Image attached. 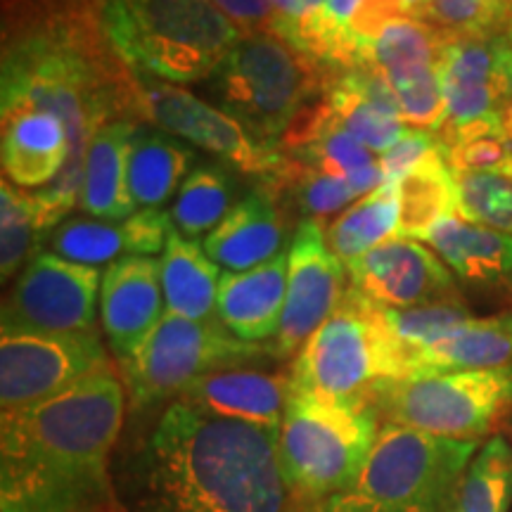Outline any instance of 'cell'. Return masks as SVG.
Listing matches in <instances>:
<instances>
[{"label":"cell","instance_id":"cell-28","mask_svg":"<svg viewBox=\"0 0 512 512\" xmlns=\"http://www.w3.org/2000/svg\"><path fill=\"white\" fill-rule=\"evenodd\" d=\"M195 155L162 131L136 128L128 152V190L140 209H159L183 185Z\"/></svg>","mask_w":512,"mask_h":512},{"label":"cell","instance_id":"cell-40","mask_svg":"<svg viewBox=\"0 0 512 512\" xmlns=\"http://www.w3.org/2000/svg\"><path fill=\"white\" fill-rule=\"evenodd\" d=\"M275 12V36L292 41L299 29L306 27L325 0H271Z\"/></svg>","mask_w":512,"mask_h":512},{"label":"cell","instance_id":"cell-12","mask_svg":"<svg viewBox=\"0 0 512 512\" xmlns=\"http://www.w3.org/2000/svg\"><path fill=\"white\" fill-rule=\"evenodd\" d=\"M102 273L95 266L74 264L55 252L29 261L3 302L5 332L74 335L95 330Z\"/></svg>","mask_w":512,"mask_h":512},{"label":"cell","instance_id":"cell-38","mask_svg":"<svg viewBox=\"0 0 512 512\" xmlns=\"http://www.w3.org/2000/svg\"><path fill=\"white\" fill-rule=\"evenodd\" d=\"M439 150L441 138L437 133L408 128L389 150H384L380 155L384 183H401L403 178L411 176L420 164H425Z\"/></svg>","mask_w":512,"mask_h":512},{"label":"cell","instance_id":"cell-2","mask_svg":"<svg viewBox=\"0 0 512 512\" xmlns=\"http://www.w3.org/2000/svg\"><path fill=\"white\" fill-rule=\"evenodd\" d=\"M162 512H285L278 430L174 401L147 446Z\"/></svg>","mask_w":512,"mask_h":512},{"label":"cell","instance_id":"cell-4","mask_svg":"<svg viewBox=\"0 0 512 512\" xmlns=\"http://www.w3.org/2000/svg\"><path fill=\"white\" fill-rule=\"evenodd\" d=\"M411 375V358L384 320L382 306L349 287L292 366V389L356 408H375L384 382Z\"/></svg>","mask_w":512,"mask_h":512},{"label":"cell","instance_id":"cell-10","mask_svg":"<svg viewBox=\"0 0 512 512\" xmlns=\"http://www.w3.org/2000/svg\"><path fill=\"white\" fill-rule=\"evenodd\" d=\"M136 117L223 159L240 174L264 178L268 185L287 169V157L280 147L261 143L233 114L171 83L138 79Z\"/></svg>","mask_w":512,"mask_h":512},{"label":"cell","instance_id":"cell-21","mask_svg":"<svg viewBox=\"0 0 512 512\" xmlns=\"http://www.w3.org/2000/svg\"><path fill=\"white\" fill-rule=\"evenodd\" d=\"M287 264L280 252L268 264L221 275L216 318L242 342L264 344L278 335L287 299Z\"/></svg>","mask_w":512,"mask_h":512},{"label":"cell","instance_id":"cell-33","mask_svg":"<svg viewBox=\"0 0 512 512\" xmlns=\"http://www.w3.org/2000/svg\"><path fill=\"white\" fill-rule=\"evenodd\" d=\"M50 238L38 221L34 195L17 190L10 181L0 183V273L3 280L24 271L41 245Z\"/></svg>","mask_w":512,"mask_h":512},{"label":"cell","instance_id":"cell-9","mask_svg":"<svg viewBox=\"0 0 512 512\" xmlns=\"http://www.w3.org/2000/svg\"><path fill=\"white\" fill-rule=\"evenodd\" d=\"M261 356H273L271 344L242 342L219 318L190 320L166 313L124 366L128 396L136 408L152 406L181 396L185 387L214 370L240 368Z\"/></svg>","mask_w":512,"mask_h":512},{"label":"cell","instance_id":"cell-3","mask_svg":"<svg viewBox=\"0 0 512 512\" xmlns=\"http://www.w3.org/2000/svg\"><path fill=\"white\" fill-rule=\"evenodd\" d=\"M98 27L133 76L171 83L214 76L242 38L211 0H107Z\"/></svg>","mask_w":512,"mask_h":512},{"label":"cell","instance_id":"cell-6","mask_svg":"<svg viewBox=\"0 0 512 512\" xmlns=\"http://www.w3.org/2000/svg\"><path fill=\"white\" fill-rule=\"evenodd\" d=\"M382 420L356 408L290 389L278 430V463L287 491L328 503L358 482Z\"/></svg>","mask_w":512,"mask_h":512},{"label":"cell","instance_id":"cell-8","mask_svg":"<svg viewBox=\"0 0 512 512\" xmlns=\"http://www.w3.org/2000/svg\"><path fill=\"white\" fill-rule=\"evenodd\" d=\"M512 403V368L413 373L375 394L382 422L453 441H482Z\"/></svg>","mask_w":512,"mask_h":512},{"label":"cell","instance_id":"cell-32","mask_svg":"<svg viewBox=\"0 0 512 512\" xmlns=\"http://www.w3.org/2000/svg\"><path fill=\"white\" fill-rule=\"evenodd\" d=\"M453 512H512V444L486 439L460 479Z\"/></svg>","mask_w":512,"mask_h":512},{"label":"cell","instance_id":"cell-18","mask_svg":"<svg viewBox=\"0 0 512 512\" xmlns=\"http://www.w3.org/2000/svg\"><path fill=\"white\" fill-rule=\"evenodd\" d=\"M280 150L292 162L347 178L358 197H366L384 183L380 157L351 136L323 98L294 119Z\"/></svg>","mask_w":512,"mask_h":512},{"label":"cell","instance_id":"cell-23","mask_svg":"<svg viewBox=\"0 0 512 512\" xmlns=\"http://www.w3.org/2000/svg\"><path fill=\"white\" fill-rule=\"evenodd\" d=\"M3 176L15 188H43L62 174L69 159V133L55 114L3 112Z\"/></svg>","mask_w":512,"mask_h":512},{"label":"cell","instance_id":"cell-37","mask_svg":"<svg viewBox=\"0 0 512 512\" xmlns=\"http://www.w3.org/2000/svg\"><path fill=\"white\" fill-rule=\"evenodd\" d=\"M271 185L290 190L294 204L304 214V221L316 223L330 219L332 214H337L339 209H344L351 200L358 197L347 178L297 164L290 157H287L285 174Z\"/></svg>","mask_w":512,"mask_h":512},{"label":"cell","instance_id":"cell-36","mask_svg":"<svg viewBox=\"0 0 512 512\" xmlns=\"http://www.w3.org/2000/svg\"><path fill=\"white\" fill-rule=\"evenodd\" d=\"M384 320H387L389 330L401 344L408 358H411L413 370V356L430 344L437 342L465 320H470V311L460 299H446V302L422 304L411 306V309H384Z\"/></svg>","mask_w":512,"mask_h":512},{"label":"cell","instance_id":"cell-16","mask_svg":"<svg viewBox=\"0 0 512 512\" xmlns=\"http://www.w3.org/2000/svg\"><path fill=\"white\" fill-rule=\"evenodd\" d=\"M351 287L384 309L458 299L456 275L444 261L413 238H396L370 249L349 268Z\"/></svg>","mask_w":512,"mask_h":512},{"label":"cell","instance_id":"cell-31","mask_svg":"<svg viewBox=\"0 0 512 512\" xmlns=\"http://www.w3.org/2000/svg\"><path fill=\"white\" fill-rule=\"evenodd\" d=\"M233 176L221 166H197L178 190L171 221L185 238H200L211 233L235 207Z\"/></svg>","mask_w":512,"mask_h":512},{"label":"cell","instance_id":"cell-34","mask_svg":"<svg viewBox=\"0 0 512 512\" xmlns=\"http://www.w3.org/2000/svg\"><path fill=\"white\" fill-rule=\"evenodd\" d=\"M323 100L328 102L330 110L335 112V117L342 121V126L347 128L351 136L361 140L368 150L380 152V155L408 131L401 114L387 112L368 102L337 74L328 76Z\"/></svg>","mask_w":512,"mask_h":512},{"label":"cell","instance_id":"cell-13","mask_svg":"<svg viewBox=\"0 0 512 512\" xmlns=\"http://www.w3.org/2000/svg\"><path fill=\"white\" fill-rule=\"evenodd\" d=\"M446 34L430 22L399 17L384 27L366 50L363 64H373L389 81L406 126L439 133L446 124L439 57Z\"/></svg>","mask_w":512,"mask_h":512},{"label":"cell","instance_id":"cell-41","mask_svg":"<svg viewBox=\"0 0 512 512\" xmlns=\"http://www.w3.org/2000/svg\"><path fill=\"white\" fill-rule=\"evenodd\" d=\"M427 3H430V0H399L403 15L413 17V19H422V15H425Z\"/></svg>","mask_w":512,"mask_h":512},{"label":"cell","instance_id":"cell-19","mask_svg":"<svg viewBox=\"0 0 512 512\" xmlns=\"http://www.w3.org/2000/svg\"><path fill=\"white\" fill-rule=\"evenodd\" d=\"M171 211L138 209L124 221L67 219L50 233V247L62 259L83 266L119 261L124 256H152L166 249L174 233Z\"/></svg>","mask_w":512,"mask_h":512},{"label":"cell","instance_id":"cell-27","mask_svg":"<svg viewBox=\"0 0 512 512\" xmlns=\"http://www.w3.org/2000/svg\"><path fill=\"white\" fill-rule=\"evenodd\" d=\"M221 275L219 264L209 259L204 247L174 230L162 254L166 313L190 320H214Z\"/></svg>","mask_w":512,"mask_h":512},{"label":"cell","instance_id":"cell-15","mask_svg":"<svg viewBox=\"0 0 512 512\" xmlns=\"http://www.w3.org/2000/svg\"><path fill=\"white\" fill-rule=\"evenodd\" d=\"M446 124L441 136L503 119L512 100L505 72L503 36H448L439 57Z\"/></svg>","mask_w":512,"mask_h":512},{"label":"cell","instance_id":"cell-29","mask_svg":"<svg viewBox=\"0 0 512 512\" xmlns=\"http://www.w3.org/2000/svg\"><path fill=\"white\" fill-rule=\"evenodd\" d=\"M401 188L399 183H382L361 197L328 228V245L344 266L366 256L370 249L399 235Z\"/></svg>","mask_w":512,"mask_h":512},{"label":"cell","instance_id":"cell-26","mask_svg":"<svg viewBox=\"0 0 512 512\" xmlns=\"http://www.w3.org/2000/svg\"><path fill=\"white\" fill-rule=\"evenodd\" d=\"M512 368V311L470 318L413 356V373Z\"/></svg>","mask_w":512,"mask_h":512},{"label":"cell","instance_id":"cell-42","mask_svg":"<svg viewBox=\"0 0 512 512\" xmlns=\"http://www.w3.org/2000/svg\"><path fill=\"white\" fill-rule=\"evenodd\" d=\"M503 60H505V72H508V79L512 86V22L508 31L503 34Z\"/></svg>","mask_w":512,"mask_h":512},{"label":"cell","instance_id":"cell-45","mask_svg":"<svg viewBox=\"0 0 512 512\" xmlns=\"http://www.w3.org/2000/svg\"><path fill=\"white\" fill-rule=\"evenodd\" d=\"M503 128L508 131V136L512 138V100L508 102V105H505V110H503Z\"/></svg>","mask_w":512,"mask_h":512},{"label":"cell","instance_id":"cell-5","mask_svg":"<svg viewBox=\"0 0 512 512\" xmlns=\"http://www.w3.org/2000/svg\"><path fill=\"white\" fill-rule=\"evenodd\" d=\"M479 441H453L382 422L358 482L323 512H453Z\"/></svg>","mask_w":512,"mask_h":512},{"label":"cell","instance_id":"cell-46","mask_svg":"<svg viewBox=\"0 0 512 512\" xmlns=\"http://www.w3.org/2000/svg\"><path fill=\"white\" fill-rule=\"evenodd\" d=\"M510 12H512V0H510ZM510 22H512V19H510Z\"/></svg>","mask_w":512,"mask_h":512},{"label":"cell","instance_id":"cell-1","mask_svg":"<svg viewBox=\"0 0 512 512\" xmlns=\"http://www.w3.org/2000/svg\"><path fill=\"white\" fill-rule=\"evenodd\" d=\"M124 425V384L112 368L0 418V510L102 512L110 456Z\"/></svg>","mask_w":512,"mask_h":512},{"label":"cell","instance_id":"cell-43","mask_svg":"<svg viewBox=\"0 0 512 512\" xmlns=\"http://www.w3.org/2000/svg\"><path fill=\"white\" fill-rule=\"evenodd\" d=\"M501 430H503V437L508 439L510 444H512V403H510V408H508V411H505V415H503Z\"/></svg>","mask_w":512,"mask_h":512},{"label":"cell","instance_id":"cell-22","mask_svg":"<svg viewBox=\"0 0 512 512\" xmlns=\"http://www.w3.org/2000/svg\"><path fill=\"white\" fill-rule=\"evenodd\" d=\"M285 219L271 190L247 192L204 238V252L228 271H249L283 252Z\"/></svg>","mask_w":512,"mask_h":512},{"label":"cell","instance_id":"cell-44","mask_svg":"<svg viewBox=\"0 0 512 512\" xmlns=\"http://www.w3.org/2000/svg\"><path fill=\"white\" fill-rule=\"evenodd\" d=\"M76 3H79V8L81 10H95V12H100V8H102V5H105L107 3V0H76Z\"/></svg>","mask_w":512,"mask_h":512},{"label":"cell","instance_id":"cell-30","mask_svg":"<svg viewBox=\"0 0 512 512\" xmlns=\"http://www.w3.org/2000/svg\"><path fill=\"white\" fill-rule=\"evenodd\" d=\"M401 188V238L420 240L434 223L444 216L456 214V174L444 157V145L439 152L420 164L411 176L403 178Z\"/></svg>","mask_w":512,"mask_h":512},{"label":"cell","instance_id":"cell-39","mask_svg":"<svg viewBox=\"0 0 512 512\" xmlns=\"http://www.w3.org/2000/svg\"><path fill=\"white\" fill-rule=\"evenodd\" d=\"M238 27L242 38L275 34V12L271 0H211Z\"/></svg>","mask_w":512,"mask_h":512},{"label":"cell","instance_id":"cell-25","mask_svg":"<svg viewBox=\"0 0 512 512\" xmlns=\"http://www.w3.org/2000/svg\"><path fill=\"white\" fill-rule=\"evenodd\" d=\"M136 128L133 119L112 121L88 145L79 207L95 219L124 221L136 214L138 207L128 190V152Z\"/></svg>","mask_w":512,"mask_h":512},{"label":"cell","instance_id":"cell-24","mask_svg":"<svg viewBox=\"0 0 512 512\" xmlns=\"http://www.w3.org/2000/svg\"><path fill=\"white\" fill-rule=\"evenodd\" d=\"M451 273L472 287H512V235L451 214L422 233Z\"/></svg>","mask_w":512,"mask_h":512},{"label":"cell","instance_id":"cell-14","mask_svg":"<svg viewBox=\"0 0 512 512\" xmlns=\"http://www.w3.org/2000/svg\"><path fill=\"white\" fill-rule=\"evenodd\" d=\"M287 264V299L278 335L273 337V356L290 358L304 349L320 325L339 309L347 297V271L332 252L323 226L302 221L294 230Z\"/></svg>","mask_w":512,"mask_h":512},{"label":"cell","instance_id":"cell-17","mask_svg":"<svg viewBox=\"0 0 512 512\" xmlns=\"http://www.w3.org/2000/svg\"><path fill=\"white\" fill-rule=\"evenodd\" d=\"M166 316L162 264L152 256H124L102 273L100 325L114 356L126 366Z\"/></svg>","mask_w":512,"mask_h":512},{"label":"cell","instance_id":"cell-35","mask_svg":"<svg viewBox=\"0 0 512 512\" xmlns=\"http://www.w3.org/2000/svg\"><path fill=\"white\" fill-rule=\"evenodd\" d=\"M456 214L512 235V166L456 174Z\"/></svg>","mask_w":512,"mask_h":512},{"label":"cell","instance_id":"cell-7","mask_svg":"<svg viewBox=\"0 0 512 512\" xmlns=\"http://www.w3.org/2000/svg\"><path fill=\"white\" fill-rule=\"evenodd\" d=\"M330 72L285 38H240L211 76V93L242 126L273 145L323 95Z\"/></svg>","mask_w":512,"mask_h":512},{"label":"cell","instance_id":"cell-11","mask_svg":"<svg viewBox=\"0 0 512 512\" xmlns=\"http://www.w3.org/2000/svg\"><path fill=\"white\" fill-rule=\"evenodd\" d=\"M107 368L112 366L98 332L0 330V408L22 411Z\"/></svg>","mask_w":512,"mask_h":512},{"label":"cell","instance_id":"cell-20","mask_svg":"<svg viewBox=\"0 0 512 512\" xmlns=\"http://www.w3.org/2000/svg\"><path fill=\"white\" fill-rule=\"evenodd\" d=\"M290 389V375H271L240 366L200 377L185 387L178 399L211 415L280 430Z\"/></svg>","mask_w":512,"mask_h":512}]
</instances>
